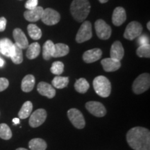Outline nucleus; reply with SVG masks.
Instances as JSON below:
<instances>
[{
    "label": "nucleus",
    "mask_w": 150,
    "mask_h": 150,
    "mask_svg": "<svg viewBox=\"0 0 150 150\" xmlns=\"http://www.w3.org/2000/svg\"><path fill=\"white\" fill-rule=\"evenodd\" d=\"M127 141L134 150H150V132L147 129L136 127L127 134Z\"/></svg>",
    "instance_id": "f257e3e1"
},
{
    "label": "nucleus",
    "mask_w": 150,
    "mask_h": 150,
    "mask_svg": "<svg viewBox=\"0 0 150 150\" xmlns=\"http://www.w3.org/2000/svg\"><path fill=\"white\" fill-rule=\"evenodd\" d=\"M91 11L88 0H73L70 6V12L73 18L79 22H83Z\"/></svg>",
    "instance_id": "f03ea898"
},
{
    "label": "nucleus",
    "mask_w": 150,
    "mask_h": 150,
    "mask_svg": "<svg viewBox=\"0 0 150 150\" xmlns=\"http://www.w3.org/2000/svg\"><path fill=\"white\" fill-rule=\"evenodd\" d=\"M93 87L99 96L108 97L111 92V84L110 81L104 76H98L93 80Z\"/></svg>",
    "instance_id": "7ed1b4c3"
},
{
    "label": "nucleus",
    "mask_w": 150,
    "mask_h": 150,
    "mask_svg": "<svg viewBox=\"0 0 150 150\" xmlns=\"http://www.w3.org/2000/svg\"><path fill=\"white\" fill-rule=\"evenodd\" d=\"M150 76L149 74L144 73L139 75L134 81L132 86L133 91L136 95L143 93L149 88Z\"/></svg>",
    "instance_id": "20e7f679"
},
{
    "label": "nucleus",
    "mask_w": 150,
    "mask_h": 150,
    "mask_svg": "<svg viewBox=\"0 0 150 150\" xmlns=\"http://www.w3.org/2000/svg\"><path fill=\"white\" fill-rule=\"evenodd\" d=\"M142 27L141 24L136 21L131 22L127 26L126 29L124 33V37L127 40H133L140 36L142 34Z\"/></svg>",
    "instance_id": "39448f33"
},
{
    "label": "nucleus",
    "mask_w": 150,
    "mask_h": 150,
    "mask_svg": "<svg viewBox=\"0 0 150 150\" xmlns=\"http://www.w3.org/2000/svg\"><path fill=\"white\" fill-rule=\"evenodd\" d=\"M93 36L92 25L89 21H85L82 23L76 35V41L78 43H82L89 40Z\"/></svg>",
    "instance_id": "423d86ee"
},
{
    "label": "nucleus",
    "mask_w": 150,
    "mask_h": 150,
    "mask_svg": "<svg viewBox=\"0 0 150 150\" xmlns=\"http://www.w3.org/2000/svg\"><path fill=\"white\" fill-rule=\"evenodd\" d=\"M67 117L76 128L79 129L84 128L86 125L85 119L80 110L76 108H71L67 111Z\"/></svg>",
    "instance_id": "0eeeda50"
},
{
    "label": "nucleus",
    "mask_w": 150,
    "mask_h": 150,
    "mask_svg": "<svg viewBox=\"0 0 150 150\" xmlns=\"http://www.w3.org/2000/svg\"><path fill=\"white\" fill-rule=\"evenodd\" d=\"M95 28L97 35L102 40H107L111 35V28L103 20H97L95 23Z\"/></svg>",
    "instance_id": "6e6552de"
},
{
    "label": "nucleus",
    "mask_w": 150,
    "mask_h": 150,
    "mask_svg": "<svg viewBox=\"0 0 150 150\" xmlns=\"http://www.w3.org/2000/svg\"><path fill=\"white\" fill-rule=\"evenodd\" d=\"M61 19L60 14L54 9L47 8L44 9L41 20L44 24L49 26H52L59 23Z\"/></svg>",
    "instance_id": "1a4fd4ad"
},
{
    "label": "nucleus",
    "mask_w": 150,
    "mask_h": 150,
    "mask_svg": "<svg viewBox=\"0 0 150 150\" xmlns=\"http://www.w3.org/2000/svg\"><path fill=\"white\" fill-rule=\"evenodd\" d=\"M30 115L29 125L33 128H36L45 122L47 118V112L43 108H39Z\"/></svg>",
    "instance_id": "9d476101"
},
{
    "label": "nucleus",
    "mask_w": 150,
    "mask_h": 150,
    "mask_svg": "<svg viewBox=\"0 0 150 150\" xmlns=\"http://www.w3.org/2000/svg\"><path fill=\"white\" fill-rule=\"evenodd\" d=\"M86 108L92 115L95 117H102L106 114V109L102 103L99 102H88L86 104Z\"/></svg>",
    "instance_id": "9b49d317"
},
{
    "label": "nucleus",
    "mask_w": 150,
    "mask_h": 150,
    "mask_svg": "<svg viewBox=\"0 0 150 150\" xmlns=\"http://www.w3.org/2000/svg\"><path fill=\"white\" fill-rule=\"evenodd\" d=\"M14 40L17 45L20 47L22 50H25L29 46V41H28L27 36H26L24 33L22 31V29L20 28H16L14 29L13 32Z\"/></svg>",
    "instance_id": "f8f14e48"
},
{
    "label": "nucleus",
    "mask_w": 150,
    "mask_h": 150,
    "mask_svg": "<svg viewBox=\"0 0 150 150\" xmlns=\"http://www.w3.org/2000/svg\"><path fill=\"white\" fill-rule=\"evenodd\" d=\"M37 90L41 95L47 97L49 99L53 98L56 95V90L52 85L46 82H40L38 84Z\"/></svg>",
    "instance_id": "ddd939ff"
},
{
    "label": "nucleus",
    "mask_w": 150,
    "mask_h": 150,
    "mask_svg": "<svg viewBox=\"0 0 150 150\" xmlns=\"http://www.w3.org/2000/svg\"><path fill=\"white\" fill-rule=\"evenodd\" d=\"M15 43L8 38L0 39V53L7 57H11L14 51Z\"/></svg>",
    "instance_id": "4468645a"
},
{
    "label": "nucleus",
    "mask_w": 150,
    "mask_h": 150,
    "mask_svg": "<svg viewBox=\"0 0 150 150\" xmlns=\"http://www.w3.org/2000/svg\"><path fill=\"white\" fill-rule=\"evenodd\" d=\"M127 19L126 11L122 7H117L114 9L112 16V22L114 25L119 27L125 22Z\"/></svg>",
    "instance_id": "2eb2a0df"
},
{
    "label": "nucleus",
    "mask_w": 150,
    "mask_h": 150,
    "mask_svg": "<svg viewBox=\"0 0 150 150\" xmlns=\"http://www.w3.org/2000/svg\"><path fill=\"white\" fill-rule=\"evenodd\" d=\"M102 56V52L100 49L95 48L84 52L83 60L86 63H91L98 61Z\"/></svg>",
    "instance_id": "dca6fc26"
},
{
    "label": "nucleus",
    "mask_w": 150,
    "mask_h": 150,
    "mask_svg": "<svg viewBox=\"0 0 150 150\" xmlns=\"http://www.w3.org/2000/svg\"><path fill=\"white\" fill-rule=\"evenodd\" d=\"M44 9L41 6H37L32 10H27L24 13V17L29 22H37L40 20Z\"/></svg>",
    "instance_id": "f3484780"
},
{
    "label": "nucleus",
    "mask_w": 150,
    "mask_h": 150,
    "mask_svg": "<svg viewBox=\"0 0 150 150\" xmlns=\"http://www.w3.org/2000/svg\"><path fill=\"white\" fill-rule=\"evenodd\" d=\"M110 54L111 59L120 61L122 59L124 54H125V50H124L122 45L120 41H115L113 42L110 48Z\"/></svg>",
    "instance_id": "a211bd4d"
},
{
    "label": "nucleus",
    "mask_w": 150,
    "mask_h": 150,
    "mask_svg": "<svg viewBox=\"0 0 150 150\" xmlns=\"http://www.w3.org/2000/svg\"><path fill=\"white\" fill-rule=\"evenodd\" d=\"M103 68L106 72H114L117 70L121 67L120 61L117 60L111 59V58H106L103 59L101 61Z\"/></svg>",
    "instance_id": "6ab92c4d"
},
{
    "label": "nucleus",
    "mask_w": 150,
    "mask_h": 150,
    "mask_svg": "<svg viewBox=\"0 0 150 150\" xmlns=\"http://www.w3.org/2000/svg\"><path fill=\"white\" fill-rule=\"evenodd\" d=\"M35 79L32 74H28L23 78L22 81L21 88L24 93H29L33 89L35 86Z\"/></svg>",
    "instance_id": "aec40b11"
},
{
    "label": "nucleus",
    "mask_w": 150,
    "mask_h": 150,
    "mask_svg": "<svg viewBox=\"0 0 150 150\" xmlns=\"http://www.w3.org/2000/svg\"><path fill=\"white\" fill-rule=\"evenodd\" d=\"M54 52V43L52 40H47L45 42L42 47V57L48 61L53 56Z\"/></svg>",
    "instance_id": "412c9836"
},
{
    "label": "nucleus",
    "mask_w": 150,
    "mask_h": 150,
    "mask_svg": "<svg viewBox=\"0 0 150 150\" xmlns=\"http://www.w3.org/2000/svg\"><path fill=\"white\" fill-rule=\"evenodd\" d=\"M27 49L26 56L29 59H35L40 53V45L38 42H33L31 45H29Z\"/></svg>",
    "instance_id": "4be33fe9"
},
{
    "label": "nucleus",
    "mask_w": 150,
    "mask_h": 150,
    "mask_svg": "<svg viewBox=\"0 0 150 150\" xmlns=\"http://www.w3.org/2000/svg\"><path fill=\"white\" fill-rule=\"evenodd\" d=\"M70 52V48L67 45L63 43H57L54 44V52L52 57L59 58L66 56Z\"/></svg>",
    "instance_id": "5701e85b"
},
{
    "label": "nucleus",
    "mask_w": 150,
    "mask_h": 150,
    "mask_svg": "<svg viewBox=\"0 0 150 150\" xmlns=\"http://www.w3.org/2000/svg\"><path fill=\"white\" fill-rule=\"evenodd\" d=\"M46 142L41 138H33L29 142V147L31 150H46Z\"/></svg>",
    "instance_id": "b1692460"
},
{
    "label": "nucleus",
    "mask_w": 150,
    "mask_h": 150,
    "mask_svg": "<svg viewBox=\"0 0 150 150\" xmlns=\"http://www.w3.org/2000/svg\"><path fill=\"white\" fill-rule=\"evenodd\" d=\"M33 109V104L30 101L24 102L22 105L21 109L18 112V116L20 119H26L28 117H29L31 115Z\"/></svg>",
    "instance_id": "393cba45"
},
{
    "label": "nucleus",
    "mask_w": 150,
    "mask_h": 150,
    "mask_svg": "<svg viewBox=\"0 0 150 150\" xmlns=\"http://www.w3.org/2000/svg\"><path fill=\"white\" fill-rule=\"evenodd\" d=\"M52 85L58 89H63L67 87L69 83V78L67 76H56L52 80Z\"/></svg>",
    "instance_id": "a878e982"
},
{
    "label": "nucleus",
    "mask_w": 150,
    "mask_h": 150,
    "mask_svg": "<svg viewBox=\"0 0 150 150\" xmlns=\"http://www.w3.org/2000/svg\"><path fill=\"white\" fill-rule=\"evenodd\" d=\"M90 85L88 82L84 78H80L76 81L74 83V88L78 93H86L89 89Z\"/></svg>",
    "instance_id": "bb28decb"
},
{
    "label": "nucleus",
    "mask_w": 150,
    "mask_h": 150,
    "mask_svg": "<svg viewBox=\"0 0 150 150\" xmlns=\"http://www.w3.org/2000/svg\"><path fill=\"white\" fill-rule=\"evenodd\" d=\"M27 31L29 36L33 40H39L42 37V31L35 24H30L27 27Z\"/></svg>",
    "instance_id": "cd10ccee"
},
{
    "label": "nucleus",
    "mask_w": 150,
    "mask_h": 150,
    "mask_svg": "<svg viewBox=\"0 0 150 150\" xmlns=\"http://www.w3.org/2000/svg\"><path fill=\"white\" fill-rule=\"evenodd\" d=\"M13 63L15 64H20L23 61V54H22V50L20 47H18L16 44H15L14 51L13 52L12 55L11 56Z\"/></svg>",
    "instance_id": "c85d7f7f"
},
{
    "label": "nucleus",
    "mask_w": 150,
    "mask_h": 150,
    "mask_svg": "<svg viewBox=\"0 0 150 150\" xmlns=\"http://www.w3.org/2000/svg\"><path fill=\"white\" fill-rule=\"evenodd\" d=\"M12 137V131L6 124H0V138L4 140H9Z\"/></svg>",
    "instance_id": "c756f323"
},
{
    "label": "nucleus",
    "mask_w": 150,
    "mask_h": 150,
    "mask_svg": "<svg viewBox=\"0 0 150 150\" xmlns=\"http://www.w3.org/2000/svg\"><path fill=\"white\" fill-rule=\"evenodd\" d=\"M64 70V64L61 61H55L52 63L50 71L52 74L59 76Z\"/></svg>",
    "instance_id": "7c9ffc66"
},
{
    "label": "nucleus",
    "mask_w": 150,
    "mask_h": 150,
    "mask_svg": "<svg viewBox=\"0 0 150 150\" xmlns=\"http://www.w3.org/2000/svg\"><path fill=\"white\" fill-rule=\"evenodd\" d=\"M136 54L140 58H149L150 57V45H141L138 47L136 51Z\"/></svg>",
    "instance_id": "2f4dec72"
},
{
    "label": "nucleus",
    "mask_w": 150,
    "mask_h": 150,
    "mask_svg": "<svg viewBox=\"0 0 150 150\" xmlns=\"http://www.w3.org/2000/svg\"><path fill=\"white\" fill-rule=\"evenodd\" d=\"M138 44L139 46L149 45V38L146 35H140L138 37Z\"/></svg>",
    "instance_id": "473e14b6"
},
{
    "label": "nucleus",
    "mask_w": 150,
    "mask_h": 150,
    "mask_svg": "<svg viewBox=\"0 0 150 150\" xmlns=\"http://www.w3.org/2000/svg\"><path fill=\"white\" fill-rule=\"evenodd\" d=\"M38 0H28L24 6L27 10H32L38 6Z\"/></svg>",
    "instance_id": "72a5a7b5"
},
{
    "label": "nucleus",
    "mask_w": 150,
    "mask_h": 150,
    "mask_svg": "<svg viewBox=\"0 0 150 150\" xmlns=\"http://www.w3.org/2000/svg\"><path fill=\"white\" fill-rule=\"evenodd\" d=\"M9 81L7 79L1 77L0 78V92L5 91L8 87Z\"/></svg>",
    "instance_id": "f704fd0d"
},
{
    "label": "nucleus",
    "mask_w": 150,
    "mask_h": 150,
    "mask_svg": "<svg viewBox=\"0 0 150 150\" xmlns=\"http://www.w3.org/2000/svg\"><path fill=\"white\" fill-rule=\"evenodd\" d=\"M6 19L4 17L0 18V32H2L6 29Z\"/></svg>",
    "instance_id": "c9c22d12"
},
{
    "label": "nucleus",
    "mask_w": 150,
    "mask_h": 150,
    "mask_svg": "<svg viewBox=\"0 0 150 150\" xmlns=\"http://www.w3.org/2000/svg\"><path fill=\"white\" fill-rule=\"evenodd\" d=\"M4 63H5L4 60L2 58H1V56H0V67H3L4 65Z\"/></svg>",
    "instance_id": "e433bc0d"
},
{
    "label": "nucleus",
    "mask_w": 150,
    "mask_h": 150,
    "mask_svg": "<svg viewBox=\"0 0 150 150\" xmlns=\"http://www.w3.org/2000/svg\"><path fill=\"white\" fill-rule=\"evenodd\" d=\"M13 122L14 125H18V124L20 123V119L19 118H14L13 120Z\"/></svg>",
    "instance_id": "4c0bfd02"
},
{
    "label": "nucleus",
    "mask_w": 150,
    "mask_h": 150,
    "mask_svg": "<svg viewBox=\"0 0 150 150\" xmlns=\"http://www.w3.org/2000/svg\"><path fill=\"white\" fill-rule=\"evenodd\" d=\"M108 0H99V1L100 3H102V4H104V3H106Z\"/></svg>",
    "instance_id": "58836bf2"
},
{
    "label": "nucleus",
    "mask_w": 150,
    "mask_h": 150,
    "mask_svg": "<svg viewBox=\"0 0 150 150\" xmlns=\"http://www.w3.org/2000/svg\"><path fill=\"white\" fill-rule=\"evenodd\" d=\"M149 24H150V22H148V23H147V29H148V30H150V27H149Z\"/></svg>",
    "instance_id": "ea45409f"
},
{
    "label": "nucleus",
    "mask_w": 150,
    "mask_h": 150,
    "mask_svg": "<svg viewBox=\"0 0 150 150\" xmlns=\"http://www.w3.org/2000/svg\"><path fill=\"white\" fill-rule=\"evenodd\" d=\"M16 150H28V149H25V148H18Z\"/></svg>",
    "instance_id": "a19ab883"
}]
</instances>
